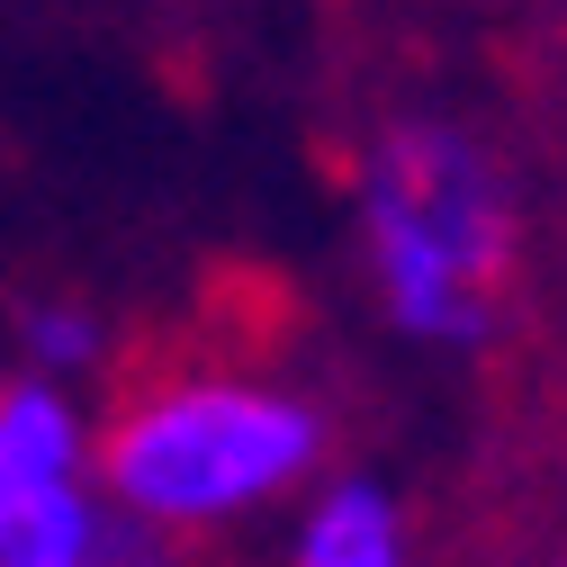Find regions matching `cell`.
<instances>
[{"label":"cell","instance_id":"cell-5","mask_svg":"<svg viewBox=\"0 0 567 567\" xmlns=\"http://www.w3.org/2000/svg\"><path fill=\"white\" fill-rule=\"evenodd\" d=\"M54 477H91V423L63 396V379H10L0 388V486Z\"/></svg>","mask_w":567,"mask_h":567},{"label":"cell","instance_id":"cell-1","mask_svg":"<svg viewBox=\"0 0 567 567\" xmlns=\"http://www.w3.org/2000/svg\"><path fill=\"white\" fill-rule=\"evenodd\" d=\"M324 468V414L252 370H163L91 433L100 505L163 540L226 532Z\"/></svg>","mask_w":567,"mask_h":567},{"label":"cell","instance_id":"cell-6","mask_svg":"<svg viewBox=\"0 0 567 567\" xmlns=\"http://www.w3.org/2000/svg\"><path fill=\"white\" fill-rule=\"evenodd\" d=\"M19 351H28V379H82L109 351V333L73 298H37V307H19Z\"/></svg>","mask_w":567,"mask_h":567},{"label":"cell","instance_id":"cell-3","mask_svg":"<svg viewBox=\"0 0 567 567\" xmlns=\"http://www.w3.org/2000/svg\"><path fill=\"white\" fill-rule=\"evenodd\" d=\"M289 567H414V523L379 477H333L307 495Z\"/></svg>","mask_w":567,"mask_h":567},{"label":"cell","instance_id":"cell-2","mask_svg":"<svg viewBox=\"0 0 567 567\" xmlns=\"http://www.w3.org/2000/svg\"><path fill=\"white\" fill-rule=\"evenodd\" d=\"M361 252L370 289L414 342H486L514 270V189L495 154L451 117H405L361 163Z\"/></svg>","mask_w":567,"mask_h":567},{"label":"cell","instance_id":"cell-4","mask_svg":"<svg viewBox=\"0 0 567 567\" xmlns=\"http://www.w3.org/2000/svg\"><path fill=\"white\" fill-rule=\"evenodd\" d=\"M109 505L91 477L0 486V567H100Z\"/></svg>","mask_w":567,"mask_h":567}]
</instances>
